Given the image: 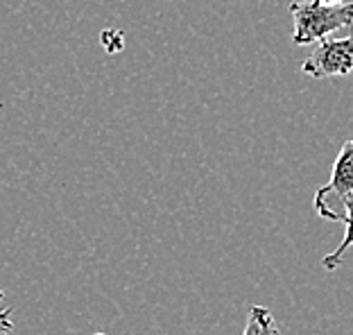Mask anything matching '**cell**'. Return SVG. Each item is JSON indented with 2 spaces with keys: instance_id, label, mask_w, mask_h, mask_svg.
Wrapping results in <instances>:
<instances>
[{
  "instance_id": "obj_1",
  "label": "cell",
  "mask_w": 353,
  "mask_h": 335,
  "mask_svg": "<svg viewBox=\"0 0 353 335\" xmlns=\"http://www.w3.org/2000/svg\"><path fill=\"white\" fill-rule=\"evenodd\" d=\"M290 14L294 19V45L319 43L333 32L353 26V3L324 5L319 0H299V3L294 0L290 3Z\"/></svg>"
},
{
  "instance_id": "obj_2",
  "label": "cell",
  "mask_w": 353,
  "mask_h": 335,
  "mask_svg": "<svg viewBox=\"0 0 353 335\" xmlns=\"http://www.w3.org/2000/svg\"><path fill=\"white\" fill-rule=\"evenodd\" d=\"M353 199V139L347 141L333 163L331 179L317 188L312 206L319 218L344 222L347 204Z\"/></svg>"
},
{
  "instance_id": "obj_3",
  "label": "cell",
  "mask_w": 353,
  "mask_h": 335,
  "mask_svg": "<svg viewBox=\"0 0 353 335\" xmlns=\"http://www.w3.org/2000/svg\"><path fill=\"white\" fill-rule=\"evenodd\" d=\"M301 70L315 79L353 75V34L342 39L328 37L319 41L315 50L303 59Z\"/></svg>"
},
{
  "instance_id": "obj_4",
  "label": "cell",
  "mask_w": 353,
  "mask_h": 335,
  "mask_svg": "<svg viewBox=\"0 0 353 335\" xmlns=\"http://www.w3.org/2000/svg\"><path fill=\"white\" fill-rule=\"evenodd\" d=\"M243 335H281V331H279L274 315L270 313V308L252 306L250 315H247V324H245Z\"/></svg>"
},
{
  "instance_id": "obj_5",
  "label": "cell",
  "mask_w": 353,
  "mask_h": 335,
  "mask_svg": "<svg viewBox=\"0 0 353 335\" xmlns=\"http://www.w3.org/2000/svg\"><path fill=\"white\" fill-rule=\"evenodd\" d=\"M351 247H353V199L347 204V213H344V238H342V243L335 247V252L326 254V256L322 258V265L326 270H338L344 261V254H347Z\"/></svg>"
},
{
  "instance_id": "obj_6",
  "label": "cell",
  "mask_w": 353,
  "mask_h": 335,
  "mask_svg": "<svg viewBox=\"0 0 353 335\" xmlns=\"http://www.w3.org/2000/svg\"><path fill=\"white\" fill-rule=\"evenodd\" d=\"M5 297V292L0 290V299ZM12 313L14 308H3L0 310V335H10L12 329H14V322H12Z\"/></svg>"
},
{
  "instance_id": "obj_7",
  "label": "cell",
  "mask_w": 353,
  "mask_h": 335,
  "mask_svg": "<svg viewBox=\"0 0 353 335\" xmlns=\"http://www.w3.org/2000/svg\"><path fill=\"white\" fill-rule=\"evenodd\" d=\"M319 3H324V5H342L344 0H319Z\"/></svg>"
},
{
  "instance_id": "obj_8",
  "label": "cell",
  "mask_w": 353,
  "mask_h": 335,
  "mask_svg": "<svg viewBox=\"0 0 353 335\" xmlns=\"http://www.w3.org/2000/svg\"><path fill=\"white\" fill-rule=\"evenodd\" d=\"M93 335H107V333H93Z\"/></svg>"
}]
</instances>
